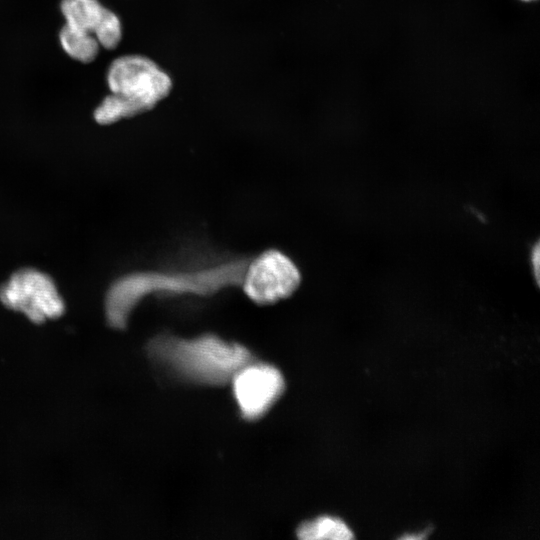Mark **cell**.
<instances>
[{
	"mask_svg": "<svg viewBox=\"0 0 540 540\" xmlns=\"http://www.w3.org/2000/svg\"><path fill=\"white\" fill-rule=\"evenodd\" d=\"M244 263L238 258L200 259L123 275L107 290V322L115 329H123L133 310L149 296L207 297L239 285Z\"/></svg>",
	"mask_w": 540,
	"mask_h": 540,
	"instance_id": "obj_1",
	"label": "cell"
},
{
	"mask_svg": "<svg viewBox=\"0 0 540 540\" xmlns=\"http://www.w3.org/2000/svg\"><path fill=\"white\" fill-rule=\"evenodd\" d=\"M147 349L155 362L179 379L209 386L229 382L239 368L253 360L245 346L214 334L194 338L161 334Z\"/></svg>",
	"mask_w": 540,
	"mask_h": 540,
	"instance_id": "obj_2",
	"label": "cell"
},
{
	"mask_svg": "<svg viewBox=\"0 0 540 540\" xmlns=\"http://www.w3.org/2000/svg\"><path fill=\"white\" fill-rule=\"evenodd\" d=\"M107 84L111 93L134 102L144 112L166 99L173 88L171 76L154 60L139 54L116 58L108 68Z\"/></svg>",
	"mask_w": 540,
	"mask_h": 540,
	"instance_id": "obj_3",
	"label": "cell"
},
{
	"mask_svg": "<svg viewBox=\"0 0 540 540\" xmlns=\"http://www.w3.org/2000/svg\"><path fill=\"white\" fill-rule=\"evenodd\" d=\"M296 263L277 249L265 250L245 260L239 286L258 305H270L289 298L300 286Z\"/></svg>",
	"mask_w": 540,
	"mask_h": 540,
	"instance_id": "obj_4",
	"label": "cell"
},
{
	"mask_svg": "<svg viewBox=\"0 0 540 540\" xmlns=\"http://www.w3.org/2000/svg\"><path fill=\"white\" fill-rule=\"evenodd\" d=\"M0 301L34 323L60 317L65 303L53 279L37 269L22 268L0 286Z\"/></svg>",
	"mask_w": 540,
	"mask_h": 540,
	"instance_id": "obj_5",
	"label": "cell"
},
{
	"mask_svg": "<svg viewBox=\"0 0 540 540\" xmlns=\"http://www.w3.org/2000/svg\"><path fill=\"white\" fill-rule=\"evenodd\" d=\"M232 392L243 419L254 421L266 414L285 389V380L275 366L249 361L232 376Z\"/></svg>",
	"mask_w": 540,
	"mask_h": 540,
	"instance_id": "obj_6",
	"label": "cell"
},
{
	"mask_svg": "<svg viewBox=\"0 0 540 540\" xmlns=\"http://www.w3.org/2000/svg\"><path fill=\"white\" fill-rule=\"evenodd\" d=\"M296 534L302 540H350L354 537L352 529L344 520L330 515L301 523Z\"/></svg>",
	"mask_w": 540,
	"mask_h": 540,
	"instance_id": "obj_7",
	"label": "cell"
},
{
	"mask_svg": "<svg viewBox=\"0 0 540 540\" xmlns=\"http://www.w3.org/2000/svg\"><path fill=\"white\" fill-rule=\"evenodd\" d=\"M66 25L93 34L105 7L98 0H62Z\"/></svg>",
	"mask_w": 540,
	"mask_h": 540,
	"instance_id": "obj_8",
	"label": "cell"
},
{
	"mask_svg": "<svg viewBox=\"0 0 540 540\" xmlns=\"http://www.w3.org/2000/svg\"><path fill=\"white\" fill-rule=\"evenodd\" d=\"M63 50L74 60L90 63L99 53L100 45L92 33L65 24L59 33Z\"/></svg>",
	"mask_w": 540,
	"mask_h": 540,
	"instance_id": "obj_9",
	"label": "cell"
},
{
	"mask_svg": "<svg viewBox=\"0 0 540 540\" xmlns=\"http://www.w3.org/2000/svg\"><path fill=\"white\" fill-rule=\"evenodd\" d=\"M142 113L145 112L134 102L118 94L110 93L94 110L93 117L98 124L109 125Z\"/></svg>",
	"mask_w": 540,
	"mask_h": 540,
	"instance_id": "obj_10",
	"label": "cell"
},
{
	"mask_svg": "<svg viewBox=\"0 0 540 540\" xmlns=\"http://www.w3.org/2000/svg\"><path fill=\"white\" fill-rule=\"evenodd\" d=\"M93 35L100 47L108 50L115 49L122 39V24L119 17L105 8Z\"/></svg>",
	"mask_w": 540,
	"mask_h": 540,
	"instance_id": "obj_11",
	"label": "cell"
},
{
	"mask_svg": "<svg viewBox=\"0 0 540 540\" xmlns=\"http://www.w3.org/2000/svg\"><path fill=\"white\" fill-rule=\"evenodd\" d=\"M428 534H429V529H423L420 531L407 533L405 535L403 534L401 538L406 539V540H420V539L426 538Z\"/></svg>",
	"mask_w": 540,
	"mask_h": 540,
	"instance_id": "obj_12",
	"label": "cell"
},
{
	"mask_svg": "<svg viewBox=\"0 0 540 540\" xmlns=\"http://www.w3.org/2000/svg\"><path fill=\"white\" fill-rule=\"evenodd\" d=\"M519 1L524 2V3H531V2H534L536 0H519Z\"/></svg>",
	"mask_w": 540,
	"mask_h": 540,
	"instance_id": "obj_13",
	"label": "cell"
}]
</instances>
